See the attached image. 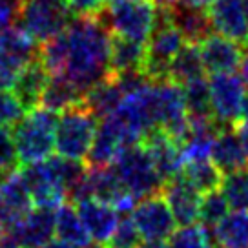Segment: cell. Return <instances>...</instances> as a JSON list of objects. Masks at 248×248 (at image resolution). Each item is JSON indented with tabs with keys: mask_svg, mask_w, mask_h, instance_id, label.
I'll return each instance as SVG.
<instances>
[{
	"mask_svg": "<svg viewBox=\"0 0 248 248\" xmlns=\"http://www.w3.org/2000/svg\"><path fill=\"white\" fill-rule=\"evenodd\" d=\"M111 31L101 16H77L57 37L40 44L49 75L70 78L82 92L109 75Z\"/></svg>",
	"mask_w": 248,
	"mask_h": 248,
	"instance_id": "6da1fadb",
	"label": "cell"
},
{
	"mask_svg": "<svg viewBox=\"0 0 248 248\" xmlns=\"http://www.w3.org/2000/svg\"><path fill=\"white\" fill-rule=\"evenodd\" d=\"M59 117L47 108L31 109L22 121L15 124V144L22 164H33L47 159L55 150Z\"/></svg>",
	"mask_w": 248,
	"mask_h": 248,
	"instance_id": "7a4b0ae2",
	"label": "cell"
},
{
	"mask_svg": "<svg viewBox=\"0 0 248 248\" xmlns=\"http://www.w3.org/2000/svg\"><path fill=\"white\" fill-rule=\"evenodd\" d=\"M99 117L84 104V101L64 109L57 123L55 150L61 157L82 161L88 159L93 139L97 133Z\"/></svg>",
	"mask_w": 248,
	"mask_h": 248,
	"instance_id": "3957f363",
	"label": "cell"
},
{
	"mask_svg": "<svg viewBox=\"0 0 248 248\" xmlns=\"http://www.w3.org/2000/svg\"><path fill=\"white\" fill-rule=\"evenodd\" d=\"M185 42L183 33L171 18V11L168 8H159L154 31L146 42V59L142 73L154 82L168 78L171 61Z\"/></svg>",
	"mask_w": 248,
	"mask_h": 248,
	"instance_id": "277c9868",
	"label": "cell"
},
{
	"mask_svg": "<svg viewBox=\"0 0 248 248\" xmlns=\"http://www.w3.org/2000/svg\"><path fill=\"white\" fill-rule=\"evenodd\" d=\"M113 170L117 171L126 190L137 199H144L163 190V179L146 148L139 142L128 144L119 152L113 161Z\"/></svg>",
	"mask_w": 248,
	"mask_h": 248,
	"instance_id": "5b68a950",
	"label": "cell"
},
{
	"mask_svg": "<svg viewBox=\"0 0 248 248\" xmlns=\"http://www.w3.org/2000/svg\"><path fill=\"white\" fill-rule=\"evenodd\" d=\"M73 15L66 0H20L18 22L37 42L44 44L66 30Z\"/></svg>",
	"mask_w": 248,
	"mask_h": 248,
	"instance_id": "8992f818",
	"label": "cell"
},
{
	"mask_svg": "<svg viewBox=\"0 0 248 248\" xmlns=\"http://www.w3.org/2000/svg\"><path fill=\"white\" fill-rule=\"evenodd\" d=\"M157 11L152 0H121L109 4L102 18L113 35L148 42L157 20Z\"/></svg>",
	"mask_w": 248,
	"mask_h": 248,
	"instance_id": "52a82bcc",
	"label": "cell"
},
{
	"mask_svg": "<svg viewBox=\"0 0 248 248\" xmlns=\"http://www.w3.org/2000/svg\"><path fill=\"white\" fill-rule=\"evenodd\" d=\"M20 175L30 190L35 206L57 210L68 199L66 186L57 171L55 157H47L33 164H24Z\"/></svg>",
	"mask_w": 248,
	"mask_h": 248,
	"instance_id": "ba28073f",
	"label": "cell"
},
{
	"mask_svg": "<svg viewBox=\"0 0 248 248\" xmlns=\"http://www.w3.org/2000/svg\"><path fill=\"white\" fill-rule=\"evenodd\" d=\"M210 104L212 115L221 126L239 123L241 104L245 97V78L230 73H214L210 77Z\"/></svg>",
	"mask_w": 248,
	"mask_h": 248,
	"instance_id": "9c48e42d",
	"label": "cell"
},
{
	"mask_svg": "<svg viewBox=\"0 0 248 248\" xmlns=\"http://www.w3.org/2000/svg\"><path fill=\"white\" fill-rule=\"evenodd\" d=\"M55 233V210H31L22 221L8 232L0 233L4 248H42Z\"/></svg>",
	"mask_w": 248,
	"mask_h": 248,
	"instance_id": "30bf717a",
	"label": "cell"
},
{
	"mask_svg": "<svg viewBox=\"0 0 248 248\" xmlns=\"http://www.w3.org/2000/svg\"><path fill=\"white\" fill-rule=\"evenodd\" d=\"M132 219L144 241H166L177 225L166 199L159 194L144 197L133 208Z\"/></svg>",
	"mask_w": 248,
	"mask_h": 248,
	"instance_id": "8fae6325",
	"label": "cell"
},
{
	"mask_svg": "<svg viewBox=\"0 0 248 248\" xmlns=\"http://www.w3.org/2000/svg\"><path fill=\"white\" fill-rule=\"evenodd\" d=\"M33 210V199L18 171L0 177V233L15 228Z\"/></svg>",
	"mask_w": 248,
	"mask_h": 248,
	"instance_id": "7c38bea8",
	"label": "cell"
},
{
	"mask_svg": "<svg viewBox=\"0 0 248 248\" xmlns=\"http://www.w3.org/2000/svg\"><path fill=\"white\" fill-rule=\"evenodd\" d=\"M132 144L128 137V132L123 126V123L117 119L115 113L102 117L99 130L95 133L92 150L88 154V166L90 168H102L109 166L115 161V157L124 146Z\"/></svg>",
	"mask_w": 248,
	"mask_h": 248,
	"instance_id": "4fadbf2b",
	"label": "cell"
},
{
	"mask_svg": "<svg viewBox=\"0 0 248 248\" xmlns=\"http://www.w3.org/2000/svg\"><path fill=\"white\" fill-rule=\"evenodd\" d=\"M212 28L239 44H248L247 0H214L208 6Z\"/></svg>",
	"mask_w": 248,
	"mask_h": 248,
	"instance_id": "5bb4252c",
	"label": "cell"
},
{
	"mask_svg": "<svg viewBox=\"0 0 248 248\" xmlns=\"http://www.w3.org/2000/svg\"><path fill=\"white\" fill-rule=\"evenodd\" d=\"M140 144L146 148L155 168L163 179V183L177 177L183 170V157H181V146L168 132L163 128H154L144 135Z\"/></svg>",
	"mask_w": 248,
	"mask_h": 248,
	"instance_id": "9a60e30c",
	"label": "cell"
},
{
	"mask_svg": "<svg viewBox=\"0 0 248 248\" xmlns=\"http://www.w3.org/2000/svg\"><path fill=\"white\" fill-rule=\"evenodd\" d=\"M161 192L179 225H194L199 219L202 194L183 173L166 181Z\"/></svg>",
	"mask_w": 248,
	"mask_h": 248,
	"instance_id": "2e32d148",
	"label": "cell"
},
{
	"mask_svg": "<svg viewBox=\"0 0 248 248\" xmlns=\"http://www.w3.org/2000/svg\"><path fill=\"white\" fill-rule=\"evenodd\" d=\"M202 64L208 73H230L241 66L243 49L241 44L228 39L225 35H214L210 33L206 39L199 42Z\"/></svg>",
	"mask_w": 248,
	"mask_h": 248,
	"instance_id": "e0dca14e",
	"label": "cell"
},
{
	"mask_svg": "<svg viewBox=\"0 0 248 248\" xmlns=\"http://www.w3.org/2000/svg\"><path fill=\"white\" fill-rule=\"evenodd\" d=\"M77 212L93 241L106 245L119 223V210L95 197L77 202Z\"/></svg>",
	"mask_w": 248,
	"mask_h": 248,
	"instance_id": "ac0fdd59",
	"label": "cell"
},
{
	"mask_svg": "<svg viewBox=\"0 0 248 248\" xmlns=\"http://www.w3.org/2000/svg\"><path fill=\"white\" fill-rule=\"evenodd\" d=\"M49 77L51 75H49L44 61L40 59V53L20 70L11 88L26 111H31L40 106V99H42V93H44Z\"/></svg>",
	"mask_w": 248,
	"mask_h": 248,
	"instance_id": "d6986e66",
	"label": "cell"
},
{
	"mask_svg": "<svg viewBox=\"0 0 248 248\" xmlns=\"http://www.w3.org/2000/svg\"><path fill=\"white\" fill-rule=\"evenodd\" d=\"M210 159L223 171V175L248 170V155L243 148V142L237 132L228 126H221V130L217 132Z\"/></svg>",
	"mask_w": 248,
	"mask_h": 248,
	"instance_id": "ffe728a7",
	"label": "cell"
},
{
	"mask_svg": "<svg viewBox=\"0 0 248 248\" xmlns=\"http://www.w3.org/2000/svg\"><path fill=\"white\" fill-rule=\"evenodd\" d=\"M146 59V42H137L113 35L109 47V73L111 75H128L142 73Z\"/></svg>",
	"mask_w": 248,
	"mask_h": 248,
	"instance_id": "44dd1931",
	"label": "cell"
},
{
	"mask_svg": "<svg viewBox=\"0 0 248 248\" xmlns=\"http://www.w3.org/2000/svg\"><path fill=\"white\" fill-rule=\"evenodd\" d=\"M124 99V90L119 78L109 73L108 77L93 84L84 95V104L92 109L95 115L102 119L106 115L115 113Z\"/></svg>",
	"mask_w": 248,
	"mask_h": 248,
	"instance_id": "7402d4cb",
	"label": "cell"
},
{
	"mask_svg": "<svg viewBox=\"0 0 248 248\" xmlns=\"http://www.w3.org/2000/svg\"><path fill=\"white\" fill-rule=\"evenodd\" d=\"M171 18L179 31L183 33L186 42L199 44L202 39H206L212 33V24H210L208 13L201 8L188 6L185 2H179L177 6L170 9Z\"/></svg>",
	"mask_w": 248,
	"mask_h": 248,
	"instance_id": "603a6c76",
	"label": "cell"
},
{
	"mask_svg": "<svg viewBox=\"0 0 248 248\" xmlns=\"http://www.w3.org/2000/svg\"><path fill=\"white\" fill-rule=\"evenodd\" d=\"M216 245L221 248H248V210L228 212L214 228Z\"/></svg>",
	"mask_w": 248,
	"mask_h": 248,
	"instance_id": "cb8c5ba5",
	"label": "cell"
},
{
	"mask_svg": "<svg viewBox=\"0 0 248 248\" xmlns=\"http://www.w3.org/2000/svg\"><path fill=\"white\" fill-rule=\"evenodd\" d=\"M84 95L86 93L77 84H73L70 78L61 77V75H51L46 88H44V93H42L40 106L57 113V111H64V109L82 102Z\"/></svg>",
	"mask_w": 248,
	"mask_h": 248,
	"instance_id": "d4e9b609",
	"label": "cell"
},
{
	"mask_svg": "<svg viewBox=\"0 0 248 248\" xmlns=\"http://www.w3.org/2000/svg\"><path fill=\"white\" fill-rule=\"evenodd\" d=\"M55 233L59 239L70 243L75 248H82L93 241L78 216L77 208H73L68 202H64L55 210Z\"/></svg>",
	"mask_w": 248,
	"mask_h": 248,
	"instance_id": "484cf974",
	"label": "cell"
},
{
	"mask_svg": "<svg viewBox=\"0 0 248 248\" xmlns=\"http://www.w3.org/2000/svg\"><path fill=\"white\" fill-rule=\"evenodd\" d=\"M204 64H202L201 49L199 44L194 42H185L179 53L173 57L168 70V78L177 82V84H186L194 78L202 77L204 73Z\"/></svg>",
	"mask_w": 248,
	"mask_h": 248,
	"instance_id": "4316f807",
	"label": "cell"
},
{
	"mask_svg": "<svg viewBox=\"0 0 248 248\" xmlns=\"http://www.w3.org/2000/svg\"><path fill=\"white\" fill-rule=\"evenodd\" d=\"M181 173H183L201 194H208L212 190L221 188L223 179H225L223 177V171L217 168L212 159L185 163Z\"/></svg>",
	"mask_w": 248,
	"mask_h": 248,
	"instance_id": "83f0119b",
	"label": "cell"
},
{
	"mask_svg": "<svg viewBox=\"0 0 248 248\" xmlns=\"http://www.w3.org/2000/svg\"><path fill=\"white\" fill-rule=\"evenodd\" d=\"M168 248H216L214 233L204 225H185L168 237Z\"/></svg>",
	"mask_w": 248,
	"mask_h": 248,
	"instance_id": "f1b7e54d",
	"label": "cell"
},
{
	"mask_svg": "<svg viewBox=\"0 0 248 248\" xmlns=\"http://www.w3.org/2000/svg\"><path fill=\"white\" fill-rule=\"evenodd\" d=\"M188 117H214L210 104V82L204 77L183 84Z\"/></svg>",
	"mask_w": 248,
	"mask_h": 248,
	"instance_id": "f546056e",
	"label": "cell"
},
{
	"mask_svg": "<svg viewBox=\"0 0 248 248\" xmlns=\"http://www.w3.org/2000/svg\"><path fill=\"white\" fill-rule=\"evenodd\" d=\"M228 206H230V202L225 197L221 188L204 194L201 201V210H199V221H201V225L214 228L228 214Z\"/></svg>",
	"mask_w": 248,
	"mask_h": 248,
	"instance_id": "4dcf8cb0",
	"label": "cell"
},
{
	"mask_svg": "<svg viewBox=\"0 0 248 248\" xmlns=\"http://www.w3.org/2000/svg\"><path fill=\"white\" fill-rule=\"evenodd\" d=\"M221 190L235 210H248V170L230 173L223 179Z\"/></svg>",
	"mask_w": 248,
	"mask_h": 248,
	"instance_id": "1f68e13d",
	"label": "cell"
},
{
	"mask_svg": "<svg viewBox=\"0 0 248 248\" xmlns=\"http://www.w3.org/2000/svg\"><path fill=\"white\" fill-rule=\"evenodd\" d=\"M26 64V59L0 42V88H11Z\"/></svg>",
	"mask_w": 248,
	"mask_h": 248,
	"instance_id": "d6a6232c",
	"label": "cell"
},
{
	"mask_svg": "<svg viewBox=\"0 0 248 248\" xmlns=\"http://www.w3.org/2000/svg\"><path fill=\"white\" fill-rule=\"evenodd\" d=\"M140 239H142V235H140L137 225L133 223V219L124 217L117 223L115 230L106 245L108 248H137L140 245Z\"/></svg>",
	"mask_w": 248,
	"mask_h": 248,
	"instance_id": "836d02e7",
	"label": "cell"
},
{
	"mask_svg": "<svg viewBox=\"0 0 248 248\" xmlns=\"http://www.w3.org/2000/svg\"><path fill=\"white\" fill-rule=\"evenodd\" d=\"M20 163L16 152L13 132H9L8 126H0V175H8L16 170Z\"/></svg>",
	"mask_w": 248,
	"mask_h": 248,
	"instance_id": "e575fe53",
	"label": "cell"
},
{
	"mask_svg": "<svg viewBox=\"0 0 248 248\" xmlns=\"http://www.w3.org/2000/svg\"><path fill=\"white\" fill-rule=\"evenodd\" d=\"M26 109L18 97L8 88H0V126H15L22 121Z\"/></svg>",
	"mask_w": 248,
	"mask_h": 248,
	"instance_id": "d590c367",
	"label": "cell"
},
{
	"mask_svg": "<svg viewBox=\"0 0 248 248\" xmlns=\"http://www.w3.org/2000/svg\"><path fill=\"white\" fill-rule=\"evenodd\" d=\"M77 16H101L106 9V0H66Z\"/></svg>",
	"mask_w": 248,
	"mask_h": 248,
	"instance_id": "8d00e7d4",
	"label": "cell"
},
{
	"mask_svg": "<svg viewBox=\"0 0 248 248\" xmlns=\"http://www.w3.org/2000/svg\"><path fill=\"white\" fill-rule=\"evenodd\" d=\"M20 0H0V33L15 26L18 20Z\"/></svg>",
	"mask_w": 248,
	"mask_h": 248,
	"instance_id": "74e56055",
	"label": "cell"
},
{
	"mask_svg": "<svg viewBox=\"0 0 248 248\" xmlns=\"http://www.w3.org/2000/svg\"><path fill=\"white\" fill-rule=\"evenodd\" d=\"M235 132L239 135L241 142H243V148L248 155V121H241V123H235Z\"/></svg>",
	"mask_w": 248,
	"mask_h": 248,
	"instance_id": "f35d334b",
	"label": "cell"
},
{
	"mask_svg": "<svg viewBox=\"0 0 248 248\" xmlns=\"http://www.w3.org/2000/svg\"><path fill=\"white\" fill-rule=\"evenodd\" d=\"M42 248H75V247H73V245H70V243H66V241H62V239H59V237H57V239H49Z\"/></svg>",
	"mask_w": 248,
	"mask_h": 248,
	"instance_id": "ab89813d",
	"label": "cell"
},
{
	"mask_svg": "<svg viewBox=\"0 0 248 248\" xmlns=\"http://www.w3.org/2000/svg\"><path fill=\"white\" fill-rule=\"evenodd\" d=\"M241 77L248 82V44H247L245 53H243V59H241Z\"/></svg>",
	"mask_w": 248,
	"mask_h": 248,
	"instance_id": "60d3db41",
	"label": "cell"
},
{
	"mask_svg": "<svg viewBox=\"0 0 248 248\" xmlns=\"http://www.w3.org/2000/svg\"><path fill=\"white\" fill-rule=\"evenodd\" d=\"M188 6H194V8H201V9H208V6L214 2V0H181Z\"/></svg>",
	"mask_w": 248,
	"mask_h": 248,
	"instance_id": "b9f144b4",
	"label": "cell"
},
{
	"mask_svg": "<svg viewBox=\"0 0 248 248\" xmlns=\"http://www.w3.org/2000/svg\"><path fill=\"white\" fill-rule=\"evenodd\" d=\"M157 8H168L171 9L173 6H177L181 0H152Z\"/></svg>",
	"mask_w": 248,
	"mask_h": 248,
	"instance_id": "7bdbcfd3",
	"label": "cell"
},
{
	"mask_svg": "<svg viewBox=\"0 0 248 248\" xmlns=\"http://www.w3.org/2000/svg\"><path fill=\"white\" fill-rule=\"evenodd\" d=\"M137 248H168L164 245V241H146L144 245H139Z\"/></svg>",
	"mask_w": 248,
	"mask_h": 248,
	"instance_id": "ee69618b",
	"label": "cell"
},
{
	"mask_svg": "<svg viewBox=\"0 0 248 248\" xmlns=\"http://www.w3.org/2000/svg\"><path fill=\"white\" fill-rule=\"evenodd\" d=\"M241 117L248 121V90L245 92V97H243V104H241Z\"/></svg>",
	"mask_w": 248,
	"mask_h": 248,
	"instance_id": "f6af8a7d",
	"label": "cell"
},
{
	"mask_svg": "<svg viewBox=\"0 0 248 248\" xmlns=\"http://www.w3.org/2000/svg\"><path fill=\"white\" fill-rule=\"evenodd\" d=\"M82 248H104V245H102V243H97V241H92V243H88V245Z\"/></svg>",
	"mask_w": 248,
	"mask_h": 248,
	"instance_id": "bcb514c9",
	"label": "cell"
},
{
	"mask_svg": "<svg viewBox=\"0 0 248 248\" xmlns=\"http://www.w3.org/2000/svg\"><path fill=\"white\" fill-rule=\"evenodd\" d=\"M108 4H113V2H121V0H106Z\"/></svg>",
	"mask_w": 248,
	"mask_h": 248,
	"instance_id": "7dc6e473",
	"label": "cell"
},
{
	"mask_svg": "<svg viewBox=\"0 0 248 248\" xmlns=\"http://www.w3.org/2000/svg\"><path fill=\"white\" fill-rule=\"evenodd\" d=\"M247 13H248V0H247Z\"/></svg>",
	"mask_w": 248,
	"mask_h": 248,
	"instance_id": "c3c4849f",
	"label": "cell"
},
{
	"mask_svg": "<svg viewBox=\"0 0 248 248\" xmlns=\"http://www.w3.org/2000/svg\"><path fill=\"white\" fill-rule=\"evenodd\" d=\"M0 248H4V247H2V245H0Z\"/></svg>",
	"mask_w": 248,
	"mask_h": 248,
	"instance_id": "681fc988",
	"label": "cell"
},
{
	"mask_svg": "<svg viewBox=\"0 0 248 248\" xmlns=\"http://www.w3.org/2000/svg\"><path fill=\"white\" fill-rule=\"evenodd\" d=\"M0 177H4V175H0Z\"/></svg>",
	"mask_w": 248,
	"mask_h": 248,
	"instance_id": "f907efd6",
	"label": "cell"
}]
</instances>
